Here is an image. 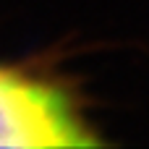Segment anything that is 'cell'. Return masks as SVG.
Returning a JSON list of instances; mask_svg holds the SVG:
<instances>
[{
  "instance_id": "6da1fadb",
  "label": "cell",
  "mask_w": 149,
  "mask_h": 149,
  "mask_svg": "<svg viewBox=\"0 0 149 149\" xmlns=\"http://www.w3.org/2000/svg\"><path fill=\"white\" fill-rule=\"evenodd\" d=\"M68 97L50 84L0 68V147H92Z\"/></svg>"
}]
</instances>
